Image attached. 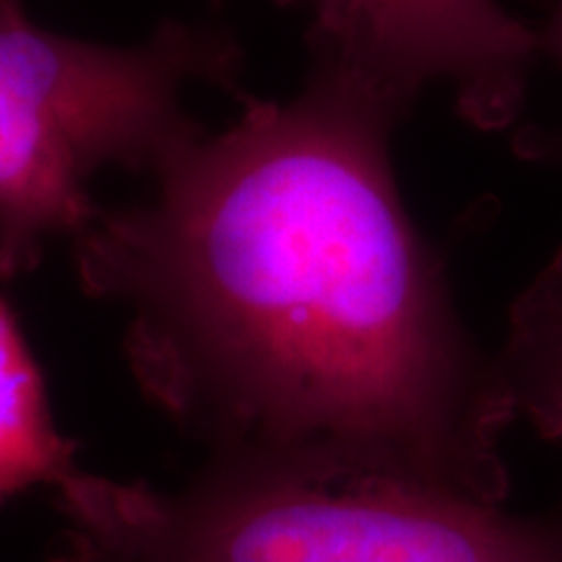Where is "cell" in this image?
<instances>
[{
	"label": "cell",
	"mask_w": 562,
	"mask_h": 562,
	"mask_svg": "<svg viewBox=\"0 0 562 562\" xmlns=\"http://www.w3.org/2000/svg\"><path fill=\"white\" fill-rule=\"evenodd\" d=\"M495 364L513 425L562 446V245L510 305Z\"/></svg>",
	"instance_id": "cell-5"
},
{
	"label": "cell",
	"mask_w": 562,
	"mask_h": 562,
	"mask_svg": "<svg viewBox=\"0 0 562 562\" xmlns=\"http://www.w3.org/2000/svg\"><path fill=\"white\" fill-rule=\"evenodd\" d=\"M70 472V448L55 430L37 364L0 300V501Z\"/></svg>",
	"instance_id": "cell-6"
},
{
	"label": "cell",
	"mask_w": 562,
	"mask_h": 562,
	"mask_svg": "<svg viewBox=\"0 0 562 562\" xmlns=\"http://www.w3.org/2000/svg\"><path fill=\"white\" fill-rule=\"evenodd\" d=\"M539 34V55H547L554 66L562 70V0L554 5L550 21ZM531 149H526V157L533 159H552L562 167V128L558 133H547L544 138L531 136Z\"/></svg>",
	"instance_id": "cell-7"
},
{
	"label": "cell",
	"mask_w": 562,
	"mask_h": 562,
	"mask_svg": "<svg viewBox=\"0 0 562 562\" xmlns=\"http://www.w3.org/2000/svg\"><path fill=\"white\" fill-rule=\"evenodd\" d=\"M307 13L313 74L406 115L427 87L495 133L521 117L539 34L501 0H277Z\"/></svg>",
	"instance_id": "cell-4"
},
{
	"label": "cell",
	"mask_w": 562,
	"mask_h": 562,
	"mask_svg": "<svg viewBox=\"0 0 562 562\" xmlns=\"http://www.w3.org/2000/svg\"><path fill=\"white\" fill-rule=\"evenodd\" d=\"M396 112L313 74L191 140L76 237L83 290L209 459H281L508 503L513 414L391 165Z\"/></svg>",
	"instance_id": "cell-1"
},
{
	"label": "cell",
	"mask_w": 562,
	"mask_h": 562,
	"mask_svg": "<svg viewBox=\"0 0 562 562\" xmlns=\"http://www.w3.org/2000/svg\"><path fill=\"white\" fill-rule=\"evenodd\" d=\"M240 53L216 30L165 24L138 45L45 30L0 0V281L40 263L53 237L89 229V180L104 167L157 172L203 136L193 83L237 89Z\"/></svg>",
	"instance_id": "cell-3"
},
{
	"label": "cell",
	"mask_w": 562,
	"mask_h": 562,
	"mask_svg": "<svg viewBox=\"0 0 562 562\" xmlns=\"http://www.w3.org/2000/svg\"><path fill=\"white\" fill-rule=\"evenodd\" d=\"M76 562H562V510L521 513L383 474L209 459L178 490L70 472Z\"/></svg>",
	"instance_id": "cell-2"
}]
</instances>
